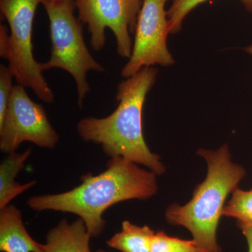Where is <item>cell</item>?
<instances>
[{"mask_svg": "<svg viewBox=\"0 0 252 252\" xmlns=\"http://www.w3.org/2000/svg\"><path fill=\"white\" fill-rule=\"evenodd\" d=\"M157 175L123 158H112L103 172L83 175L81 185L72 190L36 195L27 203L34 211L52 210L77 215L91 238H97L105 228L104 212L126 200L152 198L158 191Z\"/></svg>", "mask_w": 252, "mask_h": 252, "instance_id": "obj_1", "label": "cell"}, {"mask_svg": "<svg viewBox=\"0 0 252 252\" xmlns=\"http://www.w3.org/2000/svg\"><path fill=\"white\" fill-rule=\"evenodd\" d=\"M157 75V68L146 67L123 81L117 88L116 110L107 117L81 119L77 132L85 142L101 145L110 158H123L160 175L165 167L160 157L152 153L146 144L142 127L144 102Z\"/></svg>", "mask_w": 252, "mask_h": 252, "instance_id": "obj_2", "label": "cell"}, {"mask_svg": "<svg viewBox=\"0 0 252 252\" xmlns=\"http://www.w3.org/2000/svg\"><path fill=\"white\" fill-rule=\"evenodd\" d=\"M197 153L206 160V177L188 203L183 206L173 204L167 209L165 217L170 224L189 230L204 252H222L217 238L219 222L227 197L238 188L246 171L232 162L226 144L216 151L200 149Z\"/></svg>", "mask_w": 252, "mask_h": 252, "instance_id": "obj_3", "label": "cell"}, {"mask_svg": "<svg viewBox=\"0 0 252 252\" xmlns=\"http://www.w3.org/2000/svg\"><path fill=\"white\" fill-rule=\"evenodd\" d=\"M50 23L51 58L41 63L43 72L59 68L69 73L77 84L78 104L82 108L91 91L87 73L104 72L105 69L91 54L83 34L82 23L74 16V0H42Z\"/></svg>", "mask_w": 252, "mask_h": 252, "instance_id": "obj_4", "label": "cell"}, {"mask_svg": "<svg viewBox=\"0 0 252 252\" xmlns=\"http://www.w3.org/2000/svg\"><path fill=\"white\" fill-rule=\"evenodd\" d=\"M42 0H0L1 14L10 28L5 59L18 85L30 88L46 103L54 102V92L43 75L41 63L33 54V21Z\"/></svg>", "mask_w": 252, "mask_h": 252, "instance_id": "obj_5", "label": "cell"}, {"mask_svg": "<svg viewBox=\"0 0 252 252\" xmlns=\"http://www.w3.org/2000/svg\"><path fill=\"white\" fill-rule=\"evenodd\" d=\"M142 0H74L79 21L88 26L91 46L94 51L106 44L105 30L109 28L117 41V52L130 59Z\"/></svg>", "mask_w": 252, "mask_h": 252, "instance_id": "obj_6", "label": "cell"}, {"mask_svg": "<svg viewBox=\"0 0 252 252\" xmlns=\"http://www.w3.org/2000/svg\"><path fill=\"white\" fill-rule=\"evenodd\" d=\"M24 142L41 148L54 149L59 143V135L51 126L44 107L30 98L24 86L16 84L4 121L0 124V150L13 153Z\"/></svg>", "mask_w": 252, "mask_h": 252, "instance_id": "obj_7", "label": "cell"}, {"mask_svg": "<svg viewBox=\"0 0 252 252\" xmlns=\"http://www.w3.org/2000/svg\"><path fill=\"white\" fill-rule=\"evenodd\" d=\"M170 0H144L137 18L132 54L122 70L127 79L141 69L154 65L169 67L175 60L167 48L170 34L165 6Z\"/></svg>", "mask_w": 252, "mask_h": 252, "instance_id": "obj_8", "label": "cell"}, {"mask_svg": "<svg viewBox=\"0 0 252 252\" xmlns=\"http://www.w3.org/2000/svg\"><path fill=\"white\" fill-rule=\"evenodd\" d=\"M1 252H44L43 244L35 241L26 230L21 210L9 205L0 210Z\"/></svg>", "mask_w": 252, "mask_h": 252, "instance_id": "obj_9", "label": "cell"}, {"mask_svg": "<svg viewBox=\"0 0 252 252\" xmlns=\"http://www.w3.org/2000/svg\"><path fill=\"white\" fill-rule=\"evenodd\" d=\"M91 238L81 219L72 223L63 220L49 230L43 249L44 252H91Z\"/></svg>", "mask_w": 252, "mask_h": 252, "instance_id": "obj_10", "label": "cell"}, {"mask_svg": "<svg viewBox=\"0 0 252 252\" xmlns=\"http://www.w3.org/2000/svg\"><path fill=\"white\" fill-rule=\"evenodd\" d=\"M32 149H28L23 153L15 152L8 154L0 163V210L10 205V203L36 185L32 181L21 185L16 181L18 174L24 168L26 162L31 157Z\"/></svg>", "mask_w": 252, "mask_h": 252, "instance_id": "obj_11", "label": "cell"}, {"mask_svg": "<svg viewBox=\"0 0 252 252\" xmlns=\"http://www.w3.org/2000/svg\"><path fill=\"white\" fill-rule=\"evenodd\" d=\"M155 233L148 225L138 226L125 220L122 230L107 240V244L122 252H150Z\"/></svg>", "mask_w": 252, "mask_h": 252, "instance_id": "obj_12", "label": "cell"}, {"mask_svg": "<svg viewBox=\"0 0 252 252\" xmlns=\"http://www.w3.org/2000/svg\"><path fill=\"white\" fill-rule=\"evenodd\" d=\"M225 205L223 216L232 217L238 225L252 224V189L244 190L236 188Z\"/></svg>", "mask_w": 252, "mask_h": 252, "instance_id": "obj_13", "label": "cell"}, {"mask_svg": "<svg viewBox=\"0 0 252 252\" xmlns=\"http://www.w3.org/2000/svg\"><path fill=\"white\" fill-rule=\"evenodd\" d=\"M207 0H172V4L167 11L170 34L180 32L187 15L198 5ZM245 9L252 13V0H241Z\"/></svg>", "mask_w": 252, "mask_h": 252, "instance_id": "obj_14", "label": "cell"}, {"mask_svg": "<svg viewBox=\"0 0 252 252\" xmlns=\"http://www.w3.org/2000/svg\"><path fill=\"white\" fill-rule=\"evenodd\" d=\"M150 252H205L195 240H182L169 236L163 231L156 233Z\"/></svg>", "mask_w": 252, "mask_h": 252, "instance_id": "obj_15", "label": "cell"}, {"mask_svg": "<svg viewBox=\"0 0 252 252\" xmlns=\"http://www.w3.org/2000/svg\"><path fill=\"white\" fill-rule=\"evenodd\" d=\"M14 77L9 67L1 64L0 66V124L4 121L10 97L12 94Z\"/></svg>", "mask_w": 252, "mask_h": 252, "instance_id": "obj_16", "label": "cell"}, {"mask_svg": "<svg viewBox=\"0 0 252 252\" xmlns=\"http://www.w3.org/2000/svg\"><path fill=\"white\" fill-rule=\"evenodd\" d=\"M9 36L6 27L1 25L0 26V56L4 59L7 51Z\"/></svg>", "mask_w": 252, "mask_h": 252, "instance_id": "obj_17", "label": "cell"}, {"mask_svg": "<svg viewBox=\"0 0 252 252\" xmlns=\"http://www.w3.org/2000/svg\"><path fill=\"white\" fill-rule=\"evenodd\" d=\"M243 234L246 239L248 245V252H252V224L239 225Z\"/></svg>", "mask_w": 252, "mask_h": 252, "instance_id": "obj_18", "label": "cell"}, {"mask_svg": "<svg viewBox=\"0 0 252 252\" xmlns=\"http://www.w3.org/2000/svg\"><path fill=\"white\" fill-rule=\"evenodd\" d=\"M245 51L248 52L249 54L251 55L252 56V45L247 47L246 49H245Z\"/></svg>", "mask_w": 252, "mask_h": 252, "instance_id": "obj_19", "label": "cell"}, {"mask_svg": "<svg viewBox=\"0 0 252 252\" xmlns=\"http://www.w3.org/2000/svg\"><path fill=\"white\" fill-rule=\"evenodd\" d=\"M109 252L104 251V250H98V251H97V252Z\"/></svg>", "mask_w": 252, "mask_h": 252, "instance_id": "obj_20", "label": "cell"}, {"mask_svg": "<svg viewBox=\"0 0 252 252\" xmlns=\"http://www.w3.org/2000/svg\"><path fill=\"white\" fill-rule=\"evenodd\" d=\"M52 1H60V0H52Z\"/></svg>", "mask_w": 252, "mask_h": 252, "instance_id": "obj_21", "label": "cell"}]
</instances>
